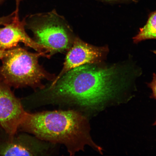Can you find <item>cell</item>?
Returning <instances> with one entry per match:
<instances>
[{
    "mask_svg": "<svg viewBox=\"0 0 156 156\" xmlns=\"http://www.w3.org/2000/svg\"><path fill=\"white\" fill-rule=\"evenodd\" d=\"M85 64L70 70L52 85L41 90L44 102L98 111L126 84L130 66Z\"/></svg>",
    "mask_w": 156,
    "mask_h": 156,
    "instance_id": "1",
    "label": "cell"
},
{
    "mask_svg": "<svg viewBox=\"0 0 156 156\" xmlns=\"http://www.w3.org/2000/svg\"><path fill=\"white\" fill-rule=\"evenodd\" d=\"M18 130L32 134L44 141L63 145L71 156L84 151L87 146L103 153L102 147L91 137L87 117L77 110L26 112Z\"/></svg>",
    "mask_w": 156,
    "mask_h": 156,
    "instance_id": "2",
    "label": "cell"
},
{
    "mask_svg": "<svg viewBox=\"0 0 156 156\" xmlns=\"http://www.w3.org/2000/svg\"><path fill=\"white\" fill-rule=\"evenodd\" d=\"M41 56L49 58L45 53H32L16 47L12 52L2 59L0 66V80L15 88L30 87L44 89L42 81H53L56 76L44 69L38 63Z\"/></svg>",
    "mask_w": 156,
    "mask_h": 156,
    "instance_id": "3",
    "label": "cell"
},
{
    "mask_svg": "<svg viewBox=\"0 0 156 156\" xmlns=\"http://www.w3.org/2000/svg\"><path fill=\"white\" fill-rule=\"evenodd\" d=\"M26 21V26L34 34V40L48 51L50 57L68 51L76 38L67 21L55 10L31 15Z\"/></svg>",
    "mask_w": 156,
    "mask_h": 156,
    "instance_id": "4",
    "label": "cell"
},
{
    "mask_svg": "<svg viewBox=\"0 0 156 156\" xmlns=\"http://www.w3.org/2000/svg\"><path fill=\"white\" fill-rule=\"evenodd\" d=\"M108 51L107 46H93L76 37L68 51L62 71L50 85H54L64 74L73 68L85 64L101 63L106 58Z\"/></svg>",
    "mask_w": 156,
    "mask_h": 156,
    "instance_id": "5",
    "label": "cell"
},
{
    "mask_svg": "<svg viewBox=\"0 0 156 156\" xmlns=\"http://www.w3.org/2000/svg\"><path fill=\"white\" fill-rule=\"evenodd\" d=\"M56 145L40 140L35 136L15 134L0 144V155H50L55 153Z\"/></svg>",
    "mask_w": 156,
    "mask_h": 156,
    "instance_id": "6",
    "label": "cell"
},
{
    "mask_svg": "<svg viewBox=\"0 0 156 156\" xmlns=\"http://www.w3.org/2000/svg\"><path fill=\"white\" fill-rule=\"evenodd\" d=\"M10 88L0 80V126L9 137L16 134L26 112Z\"/></svg>",
    "mask_w": 156,
    "mask_h": 156,
    "instance_id": "7",
    "label": "cell"
},
{
    "mask_svg": "<svg viewBox=\"0 0 156 156\" xmlns=\"http://www.w3.org/2000/svg\"><path fill=\"white\" fill-rule=\"evenodd\" d=\"M0 28V50H6L16 47L19 43L34 49L36 51L45 53L50 57L48 51L44 47L37 43L27 34L26 18L21 21L14 19L11 22Z\"/></svg>",
    "mask_w": 156,
    "mask_h": 156,
    "instance_id": "8",
    "label": "cell"
},
{
    "mask_svg": "<svg viewBox=\"0 0 156 156\" xmlns=\"http://www.w3.org/2000/svg\"><path fill=\"white\" fill-rule=\"evenodd\" d=\"M149 39H156V10L150 13L146 24L133 38L134 44Z\"/></svg>",
    "mask_w": 156,
    "mask_h": 156,
    "instance_id": "9",
    "label": "cell"
},
{
    "mask_svg": "<svg viewBox=\"0 0 156 156\" xmlns=\"http://www.w3.org/2000/svg\"><path fill=\"white\" fill-rule=\"evenodd\" d=\"M149 87L151 88L152 91L151 98L156 100V74H153V80L151 83H148Z\"/></svg>",
    "mask_w": 156,
    "mask_h": 156,
    "instance_id": "10",
    "label": "cell"
},
{
    "mask_svg": "<svg viewBox=\"0 0 156 156\" xmlns=\"http://www.w3.org/2000/svg\"><path fill=\"white\" fill-rule=\"evenodd\" d=\"M15 12H13L11 14L0 17V26L5 25L11 22L14 19L15 17Z\"/></svg>",
    "mask_w": 156,
    "mask_h": 156,
    "instance_id": "11",
    "label": "cell"
},
{
    "mask_svg": "<svg viewBox=\"0 0 156 156\" xmlns=\"http://www.w3.org/2000/svg\"><path fill=\"white\" fill-rule=\"evenodd\" d=\"M13 49L6 50H0V59L2 60L3 58L8 55L12 52Z\"/></svg>",
    "mask_w": 156,
    "mask_h": 156,
    "instance_id": "12",
    "label": "cell"
},
{
    "mask_svg": "<svg viewBox=\"0 0 156 156\" xmlns=\"http://www.w3.org/2000/svg\"><path fill=\"white\" fill-rule=\"evenodd\" d=\"M21 1V0H16V10L14 12L15 14V19H19V7Z\"/></svg>",
    "mask_w": 156,
    "mask_h": 156,
    "instance_id": "13",
    "label": "cell"
},
{
    "mask_svg": "<svg viewBox=\"0 0 156 156\" xmlns=\"http://www.w3.org/2000/svg\"><path fill=\"white\" fill-rule=\"evenodd\" d=\"M5 0H0V4L2 3Z\"/></svg>",
    "mask_w": 156,
    "mask_h": 156,
    "instance_id": "14",
    "label": "cell"
},
{
    "mask_svg": "<svg viewBox=\"0 0 156 156\" xmlns=\"http://www.w3.org/2000/svg\"><path fill=\"white\" fill-rule=\"evenodd\" d=\"M156 120L154 123L153 124V126H156Z\"/></svg>",
    "mask_w": 156,
    "mask_h": 156,
    "instance_id": "15",
    "label": "cell"
},
{
    "mask_svg": "<svg viewBox=\"0 0 156 156\" xmlns=\"http://www.w3.org/2000/svg\"><path fill=\"white\" fill-rule=\"evenodd\" d=\"M107 1H115V0H106Z\"/></svg>",
    "mask_w": 156,
    "mask_h": 156,
    "instance_id": "16",
    "label": "cell"
}]
</instances>
